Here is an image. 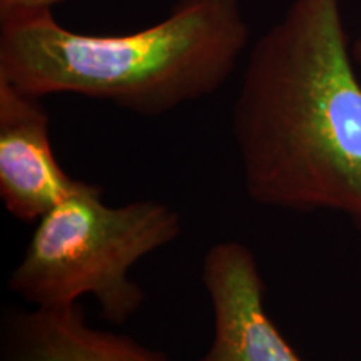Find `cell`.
I'll return each mask as SVG.
<instances>
[{
    "label": "cell",
    "mask_w": 361,
    "mask_h": 361,
    "mask_svg": "<svg viewBox=\"0 0 361 361\" xmlns=\"http://www.w3.org/2000/svg\"><path fill=\"white\" fill-rule=\"evenodd\" d=\"M201 281L213 311V338L197 361H301L271 319L258 261L245 243L211 246Z\"/></svg>",
    "instance_id": "cell-4"
},
{
    "label": "cell",
    "mask_w": 361,
    "mask_h": 361,
    "mask_svg": "<svg viewBox=\"0 0 361 361\" xmlns=\"http://www.w3.org/2000/svg\"><path fill=\"white\" fill-rule=\"evenodd\" d=\"M2 361H173L134 338L92 326L79 303L8 313Z\"/></svg>",
    "instance_id": "cell-6"
},
{
    "label": "cell",
    "mask_w": 361,
    "mask_h": 361,
    "mask_svg": "<svg viewBox=\"0 0 361 361\" xmlns=\"http://www.w3.org/2000/svg\"><path fill=\"white\" fill-rule=\"evenodd\" d=\"M180 234L183 218L168 202L111 206L101 186L78 179L35 223L7 286L32 308H66L90 296L106 322L123 324L146 303L130 271Z\"/></svg>",
    "instance_id": "cell-3"
},
{
    "label": "cell",
    "mask_w": 361,
    "mask_h": 361,
    "mask_svg": "<svg viewBox=\"0 0 361 361\" xmlns=\"http://www.w3.org/2000/svg\"><path fill=\"white\" fill-rule=\"evenodd\" d=\"M75 180L54 154L42 99L0 79V197L8 214L37 223Z\"/></svg>",
    "instance_id": "cell-5"
},
{
    "label": "cell",
    "mask_w": 361,
    "mask_h": 361,
    "mask_svg": "<svg viewBox=\"0 0 361 361\" xmlns=\"http://www.w3.org/2000/svg\"><path fill=\"white\" fill-rule=\"evenodd\" d=\"M351 54H353V61L356 64V69H358L360 75H361V35L358 39L351 44Z\"/></svg>",
    "instance_id": "cell-8"
},
{
    "label": "cell",
    "mask_w": 361,
    "mask_h": 361,
    "mask_svg": "<svg viewBox=\"0 0 361 361\" xmlns=\"http://www.w3.org/2000/svg\"><path fill=\"white\" fill-rule=\"evenodd\" d=\"M67 0H0V16L20 8H54Z\"/></svg>",
    "instance_id": "cell-7"
},
{
    "label": "cell",
    "mask_w": 361,
    "mask_h": 361,
    "mask_svg": "<svg viewBox=\"0 0 361 361\" xmlns=\"http://www.w3.org/2000/svg\"><path fill=\"white\" fill-rule=\"evenodd\" d=\"M231 130L256 204L361 231V75L340 0H293L251 45Z\"/></svg>",
    "instance_id": "cell-1"
},
{
    "label": "cell",
    "mask_w": 361,
    "mask_h": 361,
    "mask_svg": "<svg viewBox=\"0 0 361 361\" xmlns=\"http://www.w3.org/2000/svg\"><path fill=\"white\" fill-rule=\"evenodd\" d=\"M251 39L239 0H178L130 34H80L52 8L0 16V79L35 97L74 94L157 117L213 96Z\"/></svg>",
    "instance_id": "cell-2"
}]
</instances>
